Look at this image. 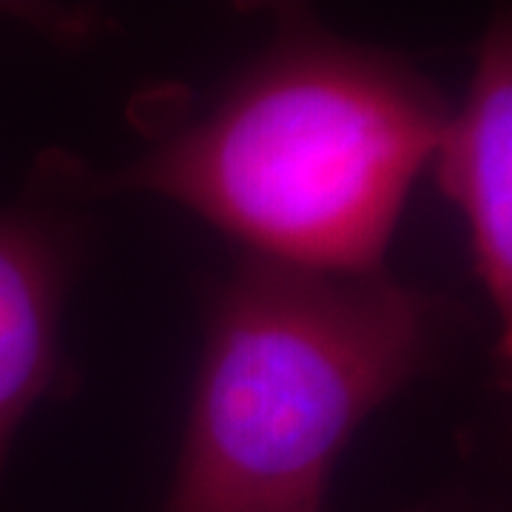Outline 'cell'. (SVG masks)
Segmentation results:
<instances>
[{
	"label": "cell",
	"instance_id": "6da1fadb",
	"mask_svg": "<svg viewBox=\"0 0 512 512\" xmlns=\"http://www.w3.org/2000/svg\"><path fill=\"white\" fill-rule=\"evenodd\" d=\"M447 114L407 60L291 15L222 100L106 188L177 202L256 259L382 271Z\"/></svg>",
	"mask_w": 512,
	"mask_h": 512
},
{
	"label": "cell",
	"instance_id": "7a4b0ae2",
	"mask_svg": "<svg viewBox=\"0 0 512 512\" xmlns=\"http://www.w3.org/2000/svg\"><path fill=\"white\" fill-rule=\"evenodd\" d=\"M456 313L387 271L245 256L208 313L163 512H282L325 501L353 433L439 359Z\"/></svg>",
	"mask_w": 512,
	"mask_h": 512
},
{
	"label": "cell",
	"instance_id": "3957f363",
	"mask_svg": "<svg viewBox=\"0 0 512 512\" xmlns=\"http://www.w3.org/2000/svg\"><path fill=\"white\" fill-rule=\"evenodd\" d=\"M441 191L467 225L473 268L495 316V356L512 350V32L498 15L481 37L476 72L450 109L430 157Z\"/></svg>",
	"mask_w": 512,
	"mask_h": 512
},
{
	"label": "cell",
	"instance_id": "277c9868",
	"mask_svg": "<svg viewBox=\"0 0 512 512\" xmlns=\"http://www.w3.org/2000/svg\"><path fill=\"white\" fill-rule=\"evenodd\" d=\"M74 242L35 211H0V484L20 427L66 382L60 319Z\"/></svg>",
	"mask_w": 512,
	"mask_h": 512
},
{
	"label": "cell",
	"instance_id": "5b68a950",
	"mask_svg": "<svg viewBox=\"0 0 512 512\" xmlns=\"http://www.w3.org/2000/svg\"><path fill=\"white\" fill-rule=\"evenodd\" d=\"M282 512H322V501H305V504H296Z\"/></svg>",
	"mask_w": 512,
	"mask_h": 512
}]
</instances>
